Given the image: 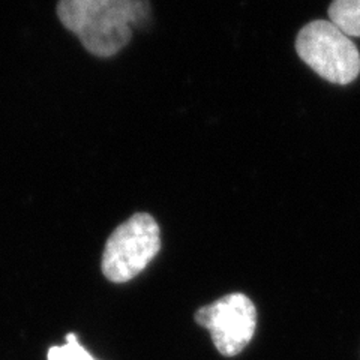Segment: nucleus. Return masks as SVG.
Instances as JSON below:
<instances>
[{"label":"nucleus","mask_w":360,"mask_h":360,"mask_svg":"<svg viewBox=\"0 0 360 360\" xmlns=\"http://www.w3.org/2000/svg\"><path fill=\"white\" fill-rule=\"evenodd\" d=\"M296 51L314 72L333 84H348L360 74V53L354 42L333 22L315 20L303 27Z\"/></svg>","instance_id":"f257e3e1"},{"label":"nucleus","mask_w":360,"mask_h":360,"mask_svg":"<svg viewBox=\"0 0 360 360\" xmlns=\"http://www.w3.org/2000/svg\"><path fill=\"white\" fill-rule=\"evenodd\" d=\"M161 250L160 227L149 213H135L112 231L103 254V274L111 283H128Z\"/></svg>","instance_id":"f03ea898"},{"label":"nucleus","mask_w":360,"mask_h":360,"mask_svg":"<svg viewBox=\"0 0 360 360\" xmlns=\"http://www.w3.org/2000/svg\"><path fill=\"white\" fill-rule=\"evenodd\" d=\"M195 321L210 332L218 352L231 357L251 342L257 326V311L250 297L233 292L200 308Z\"/></svg>","instance_id":"7ed1b4c3"},{"label":"nucleus","mask_w":360,"mask_h":360,"mask_svg":"<svg viewBox=\"0 0 360 360\" xmlns=\"http://www.w3.org/2000/svg\"><path fill=\"white\" fill-rule=\"evenodd\" d=\"M128 0H59L58 15L75 35L90 22L108 15Z\"/></svg>","instance_id":"20e7f679"},{"label":"nucleus","mask_w":360,"mask_h":360,"mask_svg":"<svg viewBox=\"0 0 360 360\" xmlns=\"http://www.w3.org/2000/svg\"><path fill=\"white\" fill-rule=\"evenodd\" d=\"M329 17L330 22L347 37L360 38V0H333Z\"/></svg>","instance_id":"39448f33"},{"label":"nucleus","mask_w":360,"mask_h":360,"mask_svg":"<svg viewBox=\"0 0 360 360\" xmlns=\"http://www.w3.org/2000/svg\"><path fill=\"white\" fill-rule=\"evenodd\" d=\"M49 360H96L87 353L84 347L78 342L77 336L70 333L66 336V344L60 347H51L47 354Z\"/></svg>","instance_id":"423d86ee"}]
</instances>
